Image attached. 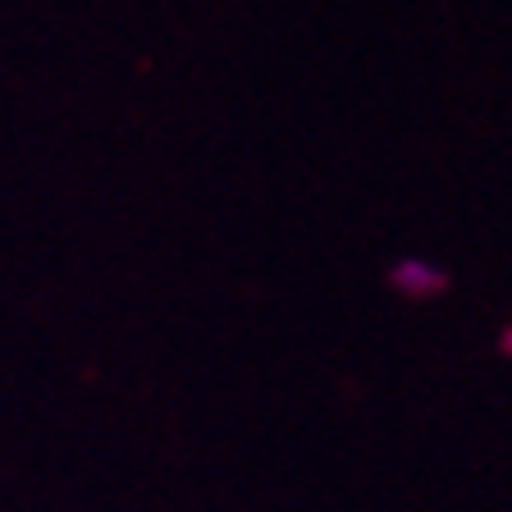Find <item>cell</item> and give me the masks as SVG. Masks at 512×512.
Listing matches in <instances>:
<instances>
[{
    "mask_svg": "<svg viewBox=\"0 0 512 512\" xmlns=\"http://www.w3.org/2000/svg\"><path fill=\"white\" fill-rule=\"evenodd\" d=\"M503 348H508V352H512V330H508V334H503Z\"/></svg>",
    "mask_w": 512,
    "mask_h": 512,
    "instance_id": "7a4b0ae2",
    "label": "cell"
},
{
    "mask_svg": "<svg viewBox=\"0 0 512 512\" xmlns=\"http://www.w3.org/2000/svg\"><path fill=\"white\" fill-rule=\"evenodd\" d=\"M444 284H448L444 270L421 261V256H403V261H394V270H389V288H394L398 298L426 302V298H435V293H444Z\"/></svg>",
    "mask_w": 512,
    "mask_h": 512,
    "instance_id": "6da1fadb",
    "label": "cell"
}]
</instances>
